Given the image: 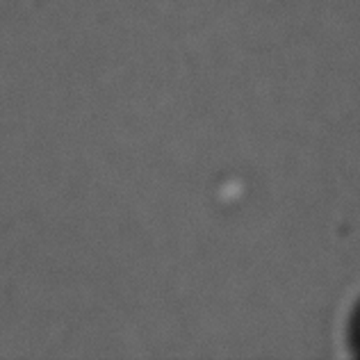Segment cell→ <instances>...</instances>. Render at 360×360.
Returning <instances> with one entry per match:
<instances>
[]
</instances>
